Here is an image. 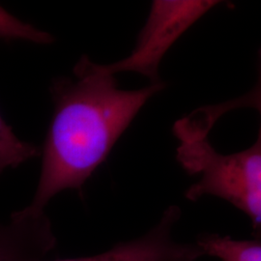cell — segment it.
Instances as JSON below:
<instances>
[{
	"mask_svg": "<svg viewBox=\"0 0 261 261\" xmlns=\"http://www.w3.org/2000/svg\"><path fill=\"white\" fill-rule=\"evenodd\" d=\"M74 72L76 81L58 77L51 83L55 114L37 190L23 213H45L49 200L64 190L81 192L141 108L166 86L161 82L123 90L114 75L96 71L85 56Z\"/></svg>",
	"mask_w": 261,
	"mask_h": 261,
	"instance_id": "1",
	"label": "cell"
},
{
	"mask_svg": "<svg viewBox=\"0 0 261 261\" xmlns=\"http://www.w3.org/2000/svg\"><path fill=\"white\" fill-rule=\"evenodd\" d=\"M176 159L188 174L200 176L188 189V199L215 196L227 200L251 218L254 235L260 238L261 140L230 155L217 152L208 138L179 140Z\"/></svg>",
	"mask_w": 261,
	"mask_h": 261,
	"instance_id": "2",
	"label": "cell"
},
{
	"mask_svg": "<svg viewBox=\"0 0 261 261\" xmlns=\"http://www.w3.org/2000/svg\"><path fill=\"white\" fill-rule=\"evenodd\" d=\"M221 3L222 1L217 0L153 1L148 19L130 56L110 65L92 62L94 69L112 75L121 72H135L148 77L152 84L161 83L159 67L168 49L208 11Z\"/></svg>",
	"mask_w": 261,
	"mask_h": 261,
	"instance_id": "3",
	"label": "cell"
},
{
	"mask_svg": "<svg viewBox=\"0 0 261 261\" xmlns=\"http://www.w3.org/2000/svg\"><path fill=\"white\" fill-rule=\"evenodd\" d=\"M180 216L177 206H170L160 223L140 238L120 243L91 257L53 261H196L204 255L197 244H181L172 239L171 230Z\"/></svg>",
	"mask_w": 261,
	"mask_h": 261,
	"instance_id": "4",
	"label": "cell"
},
{
	"mask_svg": "<svg viewBox=\"0 0 261 261\" xmlns=\"http://www.w3.org/2000/svg\"><path fill=\"white\" fill-rule=\"evenodd\" d=\"M56 235L45 213L11 215L9 224L0 223V261H40L56 247Z\"/></svg>",
	"mask_w": 261,
	"mask_h": 261,
	"instance_id": "5",
	"label": "cell"
},
{
	"mask_svg": "<svg viewBox=\"0 0 261 261\" xmlns=\"http://www.w3.org/2000/svg\"><path fill=\"white\" fill-rule=\"evenodd\" d=\"M257 72V83L250 92L224 103L198 108L176 122L178 129L190 137L207 138L215 124L224 114L240 109H253L260 115L257 140H261V48L258 50Z\"/></svg>",
	"mask_w": 261,
	"mask_h": 261,
	"instance_id": "6",
	"label": "cell"
},
{
	"mask_svg": "<svg viewBox=\"0 0 261 261\" xmlns=\"http://www.w3.org/2000/svg\"><path fill=\"white\" fill-rule=\"evenodd\" d=\"M204 252L222 261H261L258 240H234L216 234H206L196 243Z\"/></svg>",
	"mask_w": 261,
	"mask_h": 261,
	"instance_id": "7",
	"label": "cell"
},
{
	"mask_svg": "<svg viewBox=\"0 0 261 261\" xmlns=\"http://www.w3.org/2000/svg\"><path fill=\"white\" fill-rule=\"evenodd\" d=\"M40 154L38 146L19 140L0 115V175L6 169L18 168Z\"/></svg>",
	"mask_w": 261,
	"mask_h": 261,
	"instance_id": "8",
	"label": "cell"
},
{
	"mask_svg": "<svg viewBox=\"0 0 261 261\" xmlns=\"http://www.w3.org/2000/svg\"><path fill=\"white\" fill-rule=\"evenodd\" d=\"M0 40H22L40 45L53 44L51 34L37 29L11 15L0 6Z\"/></svg>",
	"mask_w": 261,
	"mask_h": 261,
	"instance_id": "9",
	"label": "cell"
}]
</instances>
